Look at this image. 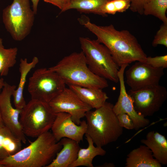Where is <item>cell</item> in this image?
<instances>
[{
  "label": "cell",
  "mask_w": 167,
  "mask_h": 167,
  "mask_svg": "<svg viewBox=\"0 0 167 167\" xmlns=\"http://www.w3.org/2000/svg\"><path fill=\"white\" fill-rule=\"evenodd\" d=\"M79 23L105 46L120 67L135 62H145L147 56L135 37L126 30H118L112 24L100 26L92 23L88 17L79 18Z\"/></svg>",
  "instance_id": "cell-1"
},
{
  "label": "cell",
  "mask_w": 167,
  "mask_h": 167,
  "mask_svg": "<svg viewBox=\"0 0 167 167\" xmlns=\"http://www.w3.org/2000/svg\"><path fill=\"white\" fill-rule=\"evenodd\" d=\"M62 146L52 132H45L27 147L0 161L4 167H44L49 165Z\"/></svg>",
  "instance_id": "cell-2"
},
{
  "label": "cell",
  "mask_w": 167,
  "mask_h": 167,
  "mask_svg": "<svg viewBox=\"0 0 167 167\" xmlns=\"http://www.w3.org/2000/svg\"><path fill=\"white\" fill-rule=\"evenodd\" d=\"M56 72L66 84L103 89L109 86L106 79L93 73L87 65L82 51L66 56L49 68Z\"/></svg>",
  "instance_id": "cell-3"
},
{
  "label": "cell",
  "mask_w": 167,
  "mask_h": 167,
  "mask_svg": "<svg viewBox=\"0 0 167 167\" xmlns=\"http://www.w3.org/2000/svg\"><path fill=\"white\" fill-rule=\"evenodd\" d=\"M113 105L106 102L94 111L85 114L88 135L97 146L102 147L116 141L122 135L123 128L113 110Z\"/></svg>",
  "instance_id": "cell-4"
},
{
  "label": "cell",
  "mask_w": 167,
  "mask_h": 167,
  "mask_svg": "<svg viewBox=\"0 0 167 167\" xmlns=\"http://www.w3.org/2000/svg\"><path fill=\"white\" fill-rule=\"evenodd\" d=\"M82 51L90 70L96 75L115 83L119 82L120 67L107 48L96 40L81 37Z\"/></svg>",
  "instance_id": "cell-5"
},
{
  "label": "cell",
  "mask_w": 167,
  "mask_h": 167,
  "mask_svg": "<svg viewBox=\"0 0 167 167\" xmlns=\"http://www.w3.org/2000/svg\"><path fill=\"white\" fill-rule=\"evenodd\" d=\"M56 117L48 103L31 99L22 109L19 121L25 136L37 138L49 131Z\"/></svg>",
  "instance_id": "cell-6"
},
{
  "label": "cell",
  "mask_w": 167,
  "mask_h": 167,
  "mask_svg": "<svg viewBox=\"0 0 167 167\" xmlns=\"http://www.w3.org/2000/svg\"><path fill=\"white\" fill-rule=\"evenodd\" d=\"M35 14L30 0H13L2 11L6 29L15 41H20L30 33L33 25Z\"/></svg>",
  "instance_id": "cell-7"
},
{
  "label": "cell",
  "mask_w": 167,
  "mask_h": 167,
  "mask_svg": "<svg viewBox=\"0 0 167 167\" xmlns=\"http://www.w3.org/2000/svg\"><path fill=\"white\" fill-rule=\"evenodd\" d=\"M66 84L56 72L49 68H40L29 78L28 90L31 99L49 103L65 89Z\"/></svg>",
  "instance_id": "cell-8"
},
{
  "label": "cell",
  "mask_w": 167,
  "mask_h": 167,
  "mask_svg": "<svg viewBox=\"0 0 167 167\" xmlns=\"http://www.w3.org/2000/svg\"><path fill=\"white\" fill-rule=\"evenodd\" d=\"M131 96L135 109L144 117L151 116L158 111L167 98V91L159 84L135 91L127 92Z\"/></svg>",
  "instance_id": "cell-9"
},
{
  "label": "cell",
  "mask_w": 167,
  "mask_h": 167,
  "mask_svg": "<svg viewBox=\"0 0 167 167\" xmlns=\"http://www.w3.org/2000/svg\"><path fill=\"white\" fill-rule=\"evenodd\" d=\"M164 69L136 62L125 72L126 82L132 91L158 85L164 74Z\"/></svg>",
  "instance_id": "cell-10"
},
{
  "label": "cell",
  "mask_w": 167,
  "mask_h": 167,
  "mask_svg": "<svg viewBox=\"0 0 167 167\" xmlns=\"http://www.w3.org/2000/svg\"><path fill=\"white\" fill-rule=\"evenodd\" d=\"M49 103L55 113L65 112L70 114L72 121L77 125L80 124L81 119L92 109L69 88H66Z\"/></svg>",
  "instance_id": "cell-11"
},
{
  "label": "cell",
  "mask_w": 167,
  "mask_h": 167,
  "mask_svg": "<svg viewBox=\"0 0 167 167\" xmlns=\"http://www.w3.org/2000/svg\"><path fill=\"white\" fill-rule=\"evenodd\" d=\"M16 88L15 85L6 82L0 93V111L4 125L25 144L26 142V136L19 121L22 109L14 107L11 103V97Z\"/></svg>",
  "instance_id": "cell-12"
},
{
  "label": "cell",
  "mask_w": 167,
  "mask_h": 167,
  "mask_svg": "<svg viewBox=\"0 0 167 167\" xmlns=\"http://www.w3.org/2000/svg\"><path fill=\"white\" fill-rule=\"evenodd\" d=\"M129 64H125L120 67L118 73L120 84V93L118 101L113 105L114 112L118 115L121 113H126L132 119L134 125V129L138 130L148 125L149 119L139 114L135 111L132 100L126 92L124 80V73Z\"/></svg>",
  "instance_id": "cell-13"
},
{
  "label": "cell",
  "mask_w": 167,
  "mask_h": 167,
  "mask_svg": "<svg viewBox=\"0 0 167 167\" xmlns=\"http://www.w3.org/2000/svg\"><path fill=\"white\" fill-rule=\"evenodd\" d=\"M87 128L86 121H81L79 125L75 124L69 114L65 112L56 113V117L51 127L52 133L57 141L67 138L78 143L82 141Z\"/></svg>",
  "instance_id": "cell-14"
},
{
  "label": "cell",
  "mask_w": 167,
  "mask_h": 167,
  "mask_svg": "<svg viewBox=\"0 0 167 167\" xmlns=\"http://www.w3.org/2000/svg\"><path fill=\"white\" fill-rule=\"evenodd\" d=\"M59 141L62 148L46 167H69L76 159L80 148L79 143L67 138H62Z\"/></svg>",
  "instance_id": "cell-15"
},
{
  "label": "cell",
  "mask_w": 167,
  "mask_h": 167,
  "mask_svg": "<svg viewBox=\"0 0 167 167\" xmlns=\"http://www.w3.org/2000/svg\"><path fill=\"white\" fill-rule=\"evenodd\" d=\"M141 142L152 151L153 157L161 165L167 164V140L165 136L154 131L149 132Z\"/></svg>",
  "instance_id": "cell-16"
},
{
  "label": "cell",
  "mask_w": 167,
  "mask_h": 167,
  "mask_svg": "<svg viewBox=\"0 0 167 167\" xmlns=\"http://www.w3.org/2000/svg\"><path fill=\"white\" fill-rule=\"evenodd\" d=\"M39 62L38 58L34 57L32 61L28 62L26 58H21L19 65L20 77L18 86L13 92L12 96L15 107L22 109L26 103L24 96V90L27 77L31 70L34 68Z\"/></svg>",
  "instance_id": "cell-17"
},
{
  "label": "cell",
  "mask_w": 167,
  "mask_h": 167,
  "mask_svg": "<svg viewBox=\"0 0 167 167\" xmlns=\"http://www.w3.org/2000/svg\"><path fill=\"white\" fill-rule=\"evenodd\" d=\"M125 167H161V164L153 157L146 146L141 145L127 155Z\"/></svg>",
  "instance_id": "cell-18"
},
{
  "label": "cell",
  "mask_w": 167,
  "mask_h": 167,
  "mask_svg": "<svg viewBox=\"0 0 167 167\" xmlns=\"http://www.w3.org/2000/svg\"><path fill=\"white\" fill-rule=\"evenodd\" d=\"M69 87L82 101L92 108H100L109 98L106 93L101 89L75 85H69Z\"/></svg>",
  "instance_id": "cell-19"
},
{
  "label": "cell",
  "mask_w": 167,
  "mask_h": 167,
  "mask_svg": "<svg viewBox=\"0 0 167 167\" xmlns=\"http://www.w3.org/2000/svg\"><path fill=\"white\" fill-rule=\"evenodd\" d=\"M21 141L7 127L0 128V161L22 149Z\"/></svg>",
  "instance_id": "cell-20"
},
{
  "label": "cell",
  "mask_w": 167,
  "mask_h": 167,
  "mask_svg": "<svg viewBox=\"0 0 167 167\" xmlns=\"http://www.w3.org/2000/svg\"><path fill=\"white\" fill-rule=\"evenodd\" d=\"M85 135L88 146L87 148H80L76 159L69 167H93L92 162L94 158L97 156H104L106 154V151L102 147H95L90 137L86 134H85Z\"/></svg>",
  "instance_id": "cell-21"
},
{
  "label": "cell",
  "mask_w": 167,
  "mask_h": 167,
  "mask_svg": "<svg viewBox=\"0 0 167 167\" xmlns=\"http://www.w3.org/2000/svg\"><path fill=\"white\" fill-rule=\"evenodd\" d=\"M109 0H70L65 12L75 9L80 13L99 15L101 6Z\"/></svg>",
  "instance_id": "cell-22"
},
{
  "label": "cell",
  "mask_w": 167,
  "mask_h": 167,
  "mask_svg": "<svg viewBox=\"0 0 167 167\" xmlns=\"http://www.w3.org/2000/svg\"><path fill=\"white\" fill-rule=\"evenodd\" d=\"M18 49L17 47L6 49L3 45L2 39L0 38V75L6 76L10 68L16 62Z\"/></svg>",
  "instance_id": "cell-23"
},
{
  "label": "cell",
  "mask_w": 167,
  "mask_h": 167,
  "mask_svg": "<svg viewBox=\"0 0 167 167\" xmlns=\"http://www.w3.org/2000/svg\"><path fill=\"white\" fill-rule=\"evenodd\" d=\"M167 0H149L144 6L143 14L153 15L167 24Z\"/></svg>",
  "instance_id": "cell-24"
},
{
  "label": "cell",
  "mask_w": 167,
  "mask_h": 167,
  "mask_svg": "<svg viewBox=\"0 0 167 167\" xmlns=\"http://www.w3.org/2000/svg\"><path fill=\"white\" fill-rule=\"evenodd\" d=\"M131 0H109L101 7L99 15L106 16L107 14L122 13L130 8Z\"/></svg>",
  "instance_id": "cell-25"
},
{
  "label": "cell",
  "mask_w": 167,
  "mask_h": 167,
  "mask_svg": "<svg viewBox=\"0 0 167 167\" xmlns=\"http://www.w3.org/2000/svg\"><path fill=\"white\" fill-rule=\"evenodd\" d=\"M153 47L162 45L167 47V24L163 23L156 32L152 43Z\"/></svg>",
  "instance_id": "cell-26"
},
{
  "label": "cell",
  "mask_w": 167,
  "mask_h": 167,
  "mask_svg": "<svg viewBox=\"0 0 167 167\" xmlns=\"http://www.w3.org/2000/svg\"><path fill=\"white\" fill-rule=\"evenodd\" d=\"M145 63L155 68H166L167 67V55L153 57H147Z\"/></svg>",
  "instance_id": "cell-27"
},
{
  "label": "cell",
  "mask_w": 167,
  "mask_h": 167,
  "mask_svg": "<svg viewBox=\"0 0 167 167\" xmlns=\"http://www.w3.org/2000/svg\"><path fill=\"white\" fill-rule=\"evenodd\" d=\"M117 116L121 126L128 130L134 129L133 121L128 115L126 113H121Z\"/></svg>",
  "instance_id": "cell-28"
},
{
  "label": "cell",
  "mask_w": 167,
  "mask_h": 167,
  "mask_svg": "<svg viewBox=\"0 0 167 167\" xmlns=\"http://www.w3.org/2000/svg\"><path fill=\"white\" fill-rule=\"evenodd\" d=\"M149 0H131L130 10L134 12H137L143 15V8L145 4Z\"/></svg>",
  "instance_id": "cell-29"
},
{
  "label": "cell",
  "mask_w": 167,
  "mask_h": 167,
  "mask_svg": "<svg viewBox=\"0 0 167 167\" xmlns=\"http://www.w3.org/2000/svg\"><path fill=\"white\" fill-rule=\"evenodd\" d=\"M44 2L57 7L61 10V12H65L70 0H42Z\"/></svg>",
  "instance_id": "cell-30"
},
{
  "label": "cell",
  "mask_w": 167,
  "mask_h": 167,
  "mask_svg": "<svg viewBox=\"0 0 167 167\" xmlns=\"http://www.w3.org/2000/svg\"><path fill=\"white\" fill-rule=\"evenodd\" d=\"M32 2V10L35 14L37 13L38 5L40 0H31Z\"/></svg>",
  "instance_id": "cell-31"
},
{
  "label": "cell",
  "mask_w": 167,
  "mask_h": 167,
  "mask_svg": "<svg viewBox=\"0 0 167 167\" xmlns=\"http://www.w3.org/2000/svg\"><path fill=\"white\" fill-rule=\"evenodd\" d=\"M6 82L3 78H0V93L5 84Z\"/></svg>",
  "instance_id": "cell-32"
},
{
  "label": "cell",
  "mask_w": 167,
  "mask_h": 167,
  "mask_svg": "<svg viewBox=\"0 0 167 167\" xmlns=\"http://www.w3.org/2000/svg\"><path fill=\"white\" fill-rule=\"evenodd\" d=\"M4 126L5 125L3 121L0 111V128Z\"/></svg>",
  "instance_id": "cell-33"
},
{
  "label": "cell",
  "mask_w": 167,
  "mask_h": 167,
  "mask_svg": "<svg viewBox=\"0 0 167 167\" xmlns=\"http://www.w3.org/2000/svg\"><path fill=\"white\" fill-rule=\"evenodd\" d=\"M0 167H4L2 165L0 164Z\"/></svg>",
  "instance_id": "cell-34"
}]
</instances>
